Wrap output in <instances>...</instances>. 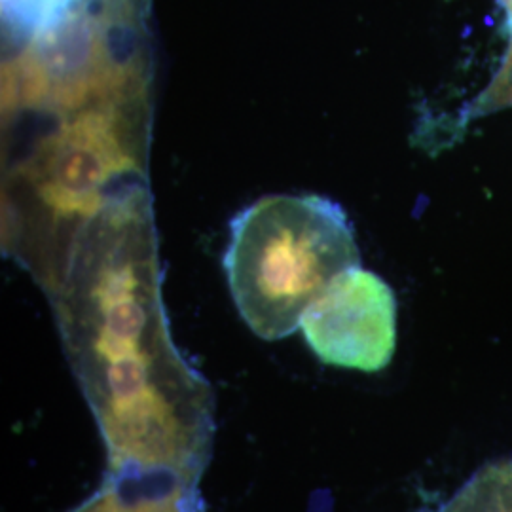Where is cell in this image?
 Segmentation results:
<instances>
[{"mask_svg": "<svg viewBox=\"0 0 512 512\" xmlns=\"http://www.w3.org/2000/svg\"><path fill=\"white\" fill-rule=\"evenodd\" d=\"M361 266L346 211L321 196L274 194L230 228L224 272L239 315L256 336L281 340L330 281Z\"/></svg>", "mask_w": 512, "mask_h": 512, "instance_id": "obj_2", "label": "cell"}, {"mask_svg": "<svg viewBox=\"0 0 512 512\" xmlns=\"http://www.w3.org/2000/svg\"><path fill=\"white\" fill-rule=\"evenodd\" d=\"M300 329L321 363L380 372L397 348V300L380 275L355 266L311 302Z\"/></svg>", "mask_w": 512, "mask_h": 512, "instance_id": "obj_3", "label": "cell"}, {"mask_svg": "<svg viewBox=\"0 0 512 512\" xmlns=\"http://www.w3.org/2000/svg\"><path fill=\"white\" fill-rule=\"evenodd\" d=\"M150 205L147 186L129 184L78 228L63 306L110 458L143 465L171 458L186 440L158 382L160 361L177 355L165 334Z\"/></svg>", "mask_w": 512, "mask_h": 512, "instance_id": "obj_1", "label": "cell"}, {"mask_svg": "<svg viewBox=\"0 0 512 512\" xmlns=\"http://www.w3.org/2000/svg\"><path fill=\"white\" fill-rule=\"evenodd\" d=\"M435 512H512V458L480 467Z\"/></svg>", "mask_w": 512, "mask_h": 512, "instance_id": "obj_4", "label": "cell"}, {"mask_svg": "<svg viewBox=\"0 0 512 512\" xmlns=\"http://www.w3.org/2000/svg\"><path fill=\"white\" fill-rule=\"evenodd\" d=\"M82 512H181V509L175 497H152L129 503L120 495L109 494L95 499Z\"/></svg>", "mask_w": 512, "mask_h": 512, "instance_id": "obj_6", "label": "cell"}, {"mask_svg": "<svg viewBox=\"0 0 512 512\" xmlns=\"http://www.w3.org/2000/svg\"><path fill=\"white\" fill-rule=\"evenodd\" d=\"M80 0H2L8 29L27 42L54 29Z\"/></svg>", "mask_w": 512, "mask_h": 512, "instance_id": "obj_5", "label": "cell"}]
</instances>
